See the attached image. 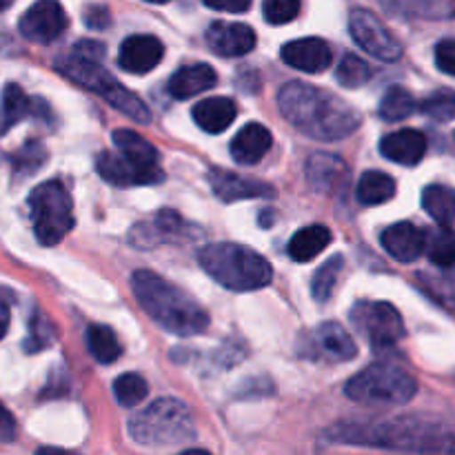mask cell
Wrapping results in <instances>:
<instances>
[{"label":"cell","instance_id":"obj_27","mask_svg":"<svg viewBox=\"0 0 455 455\" xmlns=\"http://www.w3.org/2000/svg\"><path fill=\"white\" fill-rule=\"evenodd\" d=\"M360 204H367V207H376V204L387 203L395 196V180L391 176L382 172H367L358 182V189H355Z\"/></svg>","mask_w":455,"mask_h":455},{"label":"cell","instance_id":"obj_10","mask_svg":"<svg viewBox=\"0 0 455 455\" xmlns=\"http://www.w3.org/2000/svg\"><path fill=\"white\" fill-rule=\"evenodd\" d=\"M349 34L351 38L363 47L369 56L385 62H395L403 58V44L400 40L382 25L376 13L367 9H355L349 18Z\"/></svg>","mask_w":455,"mask_h":455},{"label":"cell","instance_id":"obj_37","mask_svg":"<svg viewBox=\"0 0 455 455\" xmlns=\"http://www.w3.org/2000/svg\"><path fill=\"white\" fill-rule=\"evenodd\" d=\"M53 340H56V329H53V324L40 311H36L29 323V336L25 340V351L27 354H38V351L47 349Z\"/></svg>","mask_w":455,"mask_h":455},{"label":"cell","instance_id":"obj_5","mask_svg":"<svg viewBox=\"0 0 455 455\" xmlns=\"http://www.w3.org/2000/svg\"><path fill=\"white\" fill-rule=\"evenodd\" d=\"M56 69L60 71L65 78L74 80L76 84L87 89V92H93L98 93V96L105 98L114 109H118L120 114H124L127 118L142 124L149 123V107L140 100L138 93L123 87V84L100 65V60H93V58H87L83 56V53L74 52L71 56L58 58Z\"/></svg>","mask_w":455,"mask_h":455},{"label":"cell","instance_id":"obj_43","mask_svg":"<svg viewBox=\"0 0 455 455\" xmlns=\"http://www.w3.org/2000/svg\"><path fill=\"white\" fill-rule=\"evenodd\" d=\"M84 22L92 29H105L109 25V12L105 7H89V12L84 13Z\"/></svg>","mask_w":455,"mask_h":455},{"label":"cell","instance_id":"obj_16","mask_svg":"<svg viewBox=\"0 0 455 455\" xmlns=\"http://www.w3.org/2000/svg\"><path fill=\"white\" fill-rule=\"evenodd\" d=\"M164 56L163 43L156 36L138 34L129 36L123 44H120L118 62L124 71L129 74H147V71L156 69Z\"/></svg>","mask_w":455,"mask_h":455},{"label":"cell","instance_id":"obj_2","mask_svg":"<svg viewBox=\"0 0 455 455\" xmlns=\"http://www.w3.org/2000/svg\"><path fill=\"white\" fill-rule=\"evenodd\" d=\"M132 289L145 314L173 336H198L209 327L204 307L154 271H133Z\"/></svg>","mask_w":455,"mask_h":455},{"label":"cell","instance_id":"obj_33","mask_svg":"<svg viewBox=\"0 0 455 455\" xmlns=\"http://www.w3.org/2000/svg\"><path fill=\"white\" fill-rule=\"evenodd\" d=\"M114 394L123 407H138L149 395V385L138 373H123L114 382Z\"/></svg>","mask_w":455,"mask_h":455},{"label":"cell","instance_id":"obj_23","mask_svg":"<svg viewBox=\"0 0 455 455\" xmlns=\"http://www.w3.org/2000/svg\"><path fill=\"white\" fill-rule=\"evenodd\" d=\"M347 176V164L338 156L314 154L307 160V180L318 191H333Z\"/></svg>","mask_w":455,"mask_h":455},{"label":"cell","instance_id":"obj_41","mask_svg":"<svg viewBox=\"0 0 455 455\" xmlns=\"http://www.w3.org/2000/svg\"><path fill=\"white\" fill-rule=\"evenodd\" d=\"M209 9L227 13H244L251 7V0H203Z\"/></svg>","mask_w":455,"mask_h":455},{"label":"cell","instance_id":"obj_25","mask_svg":"<svg viewBox=\"0 0 455 455\" xmlns=\"http://www.w3.org/2000/svg\"><path fill=\"white\" fill-rule=\"evenodd\" d=\"M331 243V231L324 225H311L305 227V229L298 231L296 235L289 243L287 251L293 260L298 262H309L314 260L318 253H323L324 249Z\"/></svg>","mask_w":455,"mask_h":455},{"label":"cell","instance_id":"obj_8","mask_svg":"<svg viewBox=\"0 0 455 455\" xmlns=\"http://www.w3.org/2000/svg\"><path fill=\"white\" fill-rule=\"evenodd\" d=\"M29 207L36 238L44 247L60 243L74 227V203L60 180H49L36 187L29 196Z\"/></svg>","mask_w":455,"mask_h":455},{"label":"cell","instance_id":"obj_44","mask_svg":"<svg viewBox=\"0 0 455 455\" xmlns=\"http://www.w3.org/2000/svg\"><path fill=\"white\" fill-rule=\"evenodd\" d=\"M76 53H83V56L93 58V60H100L105 56V44L96 43V40H84V43H78L74 49Z\"/></svg>","mask_w":455,"mask_h":455},{"label":"cell","instance_id":"obj_32","mask_svg":"<svg viewBox=\"0 0 455 455\" xmlns=\"http://www.w3.org/2000/svg\"><path fill=\"white\" fill-rule=\"evenodd\" d=\"M371 76L373 69L369 67V62H364L363 58L355 56V53H347L336 69L338 83L347 89L363 87V84H367L369 80H371Z\"/></svg>","mask_w":455,"mask_h":455},{"label":"cell","instance_id":"obj_20","mask_svg":"<svg viewBox=\"0 0 455 455\" xmlns=\"http://www.w3.org/2000/svg\"><path fill=\"white\" fill-rule=\"evenodd\" d=\"M271 145H274V136L269 129L258 123H249L231 140V156L238 164H256L269 154Z\"/></svg>","mask_w":455,"mask_h":455},{"label":"cell","instance_id":"obj_22","mask_svg":"<svg viewBox=\"0 0 455 455\" xmlns=\"http://www.w3.org/2000/svg\"><path fill=\"white\" fill-rule=\"evenodd\" d=\"M238 116V107L231 98L213 96L207 100H200L194 107V120L203 132L207 133H222Z\"/></svg>","mask_w":455,"mask_h":455},{"label":"cell","instance_id":"obj_26","mask_svg":"<svg viewBox=\"0 0 455 455\" xmlns=\"http://www.w3.org/2000/svg\"><path fill=\"white\" fill-rule=\"evenodd\" d=\"M422 207L438 225H453L455 189L447 185H429L422 191Z\"/></svg>","mask_w":455,"mask_h":455},{"label":"cell","instance_id":"obj_34","mask_svg":"<svg viewBox=\"0 0 455 455\" xmlns=\"http://www.w3.org/2000/svg\"><path fill=\"white\" fill-rule=\"evenodd\" d=\"M420 111L435 123H451L455 118V92L453 89H438L422 100Z\"/></svg>","mask_w":455,"mask_h":455},{"label":"cell","instance_id":"obj_7","mask_svg":"<svg viewBox=\"0 0 455 455\" xmlns=\"http://www.w3.org/2000/svg\"><path fill=\"white\" fill-rule=\"evenodd\" d=\"M345 394L354 403L369 407H395L404 404L418 394V382L404 369L378 363L355 373L345 387Z\"/></svg>","mask_w":455,"mask_h":455},{"label":"cell","instance_id":"obj_12","mask_svg":"<svg viewBox=\"0 0 455 455\" xmlns=\"http://www.w3.org/2000/svg\"><path fill=\"white\" fill-rule=\"evenodd\" d=\"M67 27V13L58 0H38L22 13L18 29L31 43H52L62 36Z\"/></svg>","mask_w":455,"mask_h":455},{"label":"cell","instance_id":"obj_39","mask_svg":"<svg viewBox=\"0 0 455 455\" xmlns=\"http://www.w3.org/2000/svg\"><path fill=\"white\" fill-rule=\"evenodd\" d=\"M378 3L385 9L387 16L398 18V20H407V18H413L420 12L425 0H378Z\"/></svg>","mask_w":455,"mask_h":455},{"label":"cell","instance_id":"obj_3","mask_svg":"<svg viewBox=\"0 0 455 455\" xmlns=\"http://www.w3.org/2000/svg\"><path fill=\"white\" fill-rule=\"evenodd\" d=\"M336 440L403 451L455 453V425L418 418H394L389 422L345 427V431L336 429Z\"/></svg>","mask_w":455,"mask_h":455},{"label":"cell","instance_id":"obj_14","mask_svg":"<svg viewBox=\"0 0 455 455\" xmlns=\"http://www.w3.org/2000/svg\"><path fill=\"white\" fill-rule=\"evenodd\" d=\"M207 44L216 56L240 58L256 47V31L243 22L216 20L207 29Z\"/></svg>","mask_w":455,"mask_h":455},{"label":"cell","instance_id":"obj_29","mask_svg":"<svg viewBox=\"0 0 455 455\" xmlns=\"http://www.w3.org/2000/svg\"><path fill=\"white\" fill-rule=\"evenodd\" d=\"M425 253L431 262L440 267L455 265V229L449 225H440L438 229L425 231Z\"/></svg>","mask_w":455,"mask_h":455},{"label":"cell","instance_id":"obj_47","mask_svg":"<svg viewBox=\"0 0 455 455\" xmlns=\"http://www.w3.org/2000/svg\"><path fill=\"white\" fill-rule=\"evenodd\" d=\"M145 3H154V4H164V3H169V0H145Z\"/></svg>","mask_w":455,"mask_h":455},{"label":"cell","instance_id":"obj_45","mask_svg":"<svg viewBox=\"0 0 455 455\" xmlns=\"http://www.w3.org/2000/svg\"><path fill=\"white\" fill-rule=\"evenodd\" d=\"M7 329H9V305L0 298V340L4 338Z\"/></svg>","mask_w":455,"mask_h":455},{"label":"cell","instance_id":"obj_40","mask_svg":"<svg viewBox=\"0 0 455 455\" xmlns=\"http://www.w3.org/2000/svg\"><path fill=\"white\" fill-rule=\"evenodd\" d=\"M435 65L443 74L455 76V38H444L435 44Z\"/></svg>","mask_w":455,"mask_h":455},{"label":"cell","instance_id":"obj_38","mask_svg":"<svg viewBox=\"0 0 455 455\" xmlns=\"http://www.w3.org/2000/svg\"><path fill=\"white\" fill-rule=\"evenodd\" d=\"M300 7V0H265L262 3V12L271 25H287V22L296 20Z\"/></svg>","mask_w":455,"mask_h":455},{"label":"cell","instance_id":"obj_18","mask_svg":"<svg viewBox=\"0 0 455 455\" xmlns=\"http://www.w3.org/2000/svg\"><path fill=\"white\" fill-rule=\"evenodd\" d=\"M385 251L398 262H413L425 253V231L413 222H395L380 235Z\"/></svg>","mask_w":455,"mask_h":455},{"label":"cell","instance_id":"obj_13","mask_svg":"<svg viewBox=\"0 0 455 455\" xmlns=\"http://www.w3.org/2000/svg\"><path fill=\"white\" fill-rule=\"evenodd\" d=\"M114 145L138 172L145 176L147 185H156L163 182L164 173L160 169V154L149 140L138 136L132 129H116L114 132Z\"/></svg>","mask_w":455,"mask_h":455},{"label":"cell","instance_id":"obj_42","mask_svg":"<svg viewBox=\"0 0 455 455\" xmlns=\"http://www.w3.org/2000/svg\"><path fill=\"white\" fill-rule=\"evenodd\" d=\"M16 420L9 413V409L0 403V443H13L16 440Z\"/></svg>","mask_w":455,"mask_h":455},{"label":"cell","instance_id":"obj_17","mask_svg":"<svg viewBox=\"0 0 455 455\" xmlns=\"http://www.w3.org/2000/svg\"><path fill=\"white\" fill-rule=\"evenodd\" d=\"M209 182L212 189L222 203H235V200H251V198H271L274 191L267 182L256 180V178L240 176V173L222 172V169H213L209 173Z\"/></svg>","mask_w":455,"mask_h":455},{"label":"cell","instance_id":"obj_1","mask_svg":"<svg viewBox=\"0 0 455 455\" xmlns=\"http://www.w3.org/2000/svg\"><path fill=\"white\" fill-rule=\"evenodd\" d=\"M278 107L287 123L315 140H342L360 127V114L342 98L298 80L280 89Z\"/></svg>","mask_w":455,"mask_h":455},{"label":"cell","instance_id":"obj_11","mask_svg":"<svg viewBox=\"0 0 455 455\" xmlns=\"http://www.w3.org/2000/svg\"><path fill=\"white\" fill-rule=\"evenodd\" d=\"M300 354L309 360H318V363L338 364L354 360L358 351H355V342L340 324L324 323L305 338Z\"/></svg>","mask_w":455,"mask_h":455},{"label":"cell","instance_id":"obj_19","mask_svg":"<svg viewBox=\"0 0 455 455\" xmlns=\"http://www.w3.org/2000/svg\"><path fill=\"white\" fill-rule=\"evenodd\" d=\"M380 154L404 167H416L427 154V138L418 129H400L380 140Z\"/></svg>","mask_w":455,"mask_h":455},{"label":"cell","instance_id":"obj_35","mask_svg":"<svg viewBox=\"0 0 455 455\" xmlns=\"http://www.w3.org/2000/svg\"><path fill=\"white\" fill-rule=\"evenodd\" d=\"M342 267H345V260L342 256H333L315 271L314 275V283H311V293L318 302H327L329 296H331L333 287L338 283V275H340Z\"/></svg>","mask_w":455,"mask_h":455},{"label":"cell","instance_id":"obj_15","mask_svg":"<svg viewBox=\"0 0 455 455\" xmlns=\"http://www.w3.org/2000/svg\"><path fill=\"white\" fill-rule=\"evenodd\" d=\"M283 60L291 69L305 71V74H320L329 69L333 60L331 47L323 38H300L291 40L283 47Z\"/></svg>","mask_w":455,"mask_h":455},{"label":"cell","instance_id":"obj_4","mask_svg":"<svg viewBox=\"0 0 455 455\" xmlns=\"http://www.w3.org/2000/svg\"><path fill=\"white\" fill-rule=\"evenodd\" d=\"M198 262L218 284L231 291L262 289L274 278L269 260L253 249L235 243H216L200 249Z\"/></svg>","mask_w":455,"mask_h":455},{"label":"cell","instance_id":"obj_24","mask_svg":"<svg viewBox=\"0 0 455 455\" xmlns=\"http://www.w3.org/2000/svg\"><path fill=\"white\" fill-rule=\"evenodd\" d=\"M96 169L102 180L116 187H132V185H147L145 176L120 154L116 151H102L96 160Z\"/></svg>","mask_w":455,"mask_h":455},{"label":"cell","instance_id":"obj_6","mask_svg":"<svg viewBox=\"0 0 455 455\" xmlns=\"http://www.w3.org/2000/svg\"><path fill=\"white\" fill-rule=\"evenodd\" d=\"M129 435L142 447H172L194 438L196 422L185 403L160 398L129 420Z\"/></svg>","mask_w":455,"mask_h":455},{"label":"cell","instance_id":"obj_28","mask_svg":"<svg viewBox=\"0 0 455 455\" xmlns=\"http://www.w3.org/2000/svg\"><path fill=\"white\" fill-rule=\"evenodd\" d=\"M29 111L31 98L22 92V87L9 83L3 92V100H0V136H4L13 124L20 123Z\"/></svg>","mask_w":455,"mask_h":455},{"label":"cell","instance_id":"obj_31","mask_svg":"<svg viewBox=\"0 0 455 455\" xmlns=\"http://www.w3.org/2000/svg\"><path fill=\"white\" fill-rule=\"evenodd\" d=\"M416 109L418 102L411 92H407V89L403 87H391L389 92L385 93V98L380 100L378 114H380V118L387 120V123H400V120L409 118Z\"/></svg>","mask_w":455,"mask_h":455},{"label":"cell","instance_id":"obj_9","mask_svg":"<svg viewBox=\"0 0 455 455\" xmlns=\"http://www.w3.org/2000/svg\"><path fill=\"white\" fill-rule=\"evenodd\" d=\"M351 323L376 349H389L404 338L403 315L389 302H358L351 309Z\"/></svg>","mask_w":455,"mask_h":455},{"label":"cell","instance_id":"obj_30","mask_svg":"<svg viewBox=\"0 0 455 455\" xmlns=\"http://www.w3.org/2000/svg\"><path fill=\"white\" fill-rule=\"evenodd\" d=\"M87 347L89 354L102 364L116 363L120 358V354H123L116 333L109 327H105V324H92L87 329Z\"/></svg>","mask_w":455,"mask_h":455},{"label":"cell","instance_id":"obj_46","mask_svg":"<svg viewBox=\"0 0 455 455\" xmlns=\"http://www.w3.org/2000/svg\"><path fill=\"white\" fill-rule=\"evenodd\" d=\"M12 3L13 0H0V12H4V9H7Z\"/></svg>","mask_w":455,"mask_h":455},{"label":"cell","instance_id":"obj_21","mask_svg":"<svg viewBox=\"0 0 455 455\" xmlns=\"http://www.w3.org/2000/svg\"><path fill=\"white\" fill-rule=\"evenodd\" d=\"M218 74L213 71L212 65L207 62H196V65L180 67L176 74L169 80V93L178 100H187L198 93L207 92V89L216 87Z\"/></svg>","mask_w":455,"mask_h":455},{"label":"cell","instance_id":"obj_36","mask_svg":"<svg viewBox=\"0 0 455 455\" xmlns=\"http://www.w3.org/2000/svg\"><path fill=\"white\" fill-rule=\"evenodd\" d=\"M47 160V149H44L43 142L29 140L16 156H13V173L18 178H25L29 173H36V169H40Z\"/></svg>","mask_w":455,"mask_h":455}]
</instances>
